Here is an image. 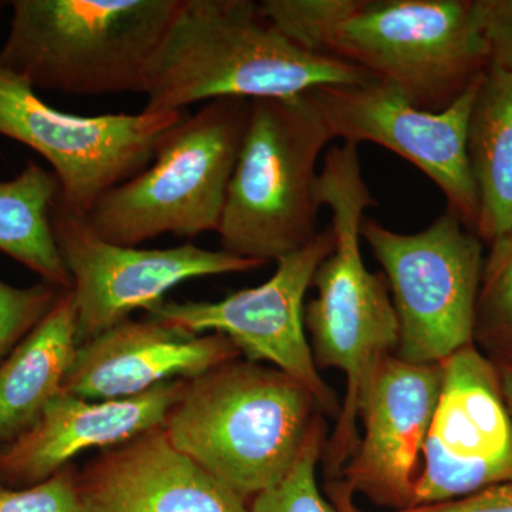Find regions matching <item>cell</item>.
Masks as SVG:
<instances>
[{
	"label": "cell",
	"mask_w": 512,
	"mask_h": 512,
	"mask_svg": "<svg viewBox=\"0 0 512 512\" xmlns=\"http://www.w3.org/2000/svg\"><path fill=\"white\" fill-rule=\"evenodd\" d=\"M0 512H83L76 468L70 464L42 483L20 490L0 483Z\"/></svg>",
	"instance_id": "24"
},
{
	"label": "cell",
	"mask_w": 512,
	"mask_h": 512,
	"mask_svg": "<svg viewBox=\"0 0 512 512\" xmlns=\"http://www.w3.org/2000/svg\"><path fill=\"white\" fill-rule=\"evenodd\" d=\"M259 8L293 42L359 67L417 109H446L488 67L466 0H264Z\"/></svg>",
	"instance_id": "1"
},
{
	"label": "cell",
	"mask_w": 512,
	"mask_h": 512,
	"mask_svg": "<svg viewBox=\"0 0 512 512\" xmlns=\"http://www.w3.org/2000/svg\"><path fill=\"white\" fill-rule=\"evenodd\" d=\"M441 372L413 507L512 481V417L498 370L468 345L441 362Z\"/></svg>",
	"instance_id": "13"
},
{
	"label": "cell",
	"mask_w": 512,
	"mask_h": 512,
	"mask_svg": "<svg viewBox=\"0 0 512 512\" xmlns=\"http://www.w3.org/2000/svg\"><path fill=\"white\" fill-rule=\"evenodd\" d=\"M318 198L332 212L335 244L313 276L318 296L305 305V329L316 367L346 375L345 400L323 451L326 476L335 480L359 446L360 404L377 370L399 348V322L386 278L366 268L360 251L365 212L376 200L363 178L355 144L326 153Z\"/></svg>",
	"instance_id": "2"
},
{
	"label": "cell",
	"mask_w": 512,
	"mask_h": 512,
	"mask_svg": "<svg viewBox=\"0 0 512 512\" xmlns=\"http://www.w3.org/2000/svg\"><path fill=\"white\" fill-rule=\"evenodd\" d=\"M441 377V363L412 365L397 356L384 360L360 404L365 434L339 476L353 493L390 511L413 507Z\"/></svg>",
	"instance_id": "14"
},
{
	"label": "cell",
	"mask_w": 512,
	"mask_h": 512,
	"mask_svg": "<svg viewBox=\"0 0 512 512\" xmlns=\"http://www.w3.org/2000/svg\"><path fill=\"white\" fill-rule=\"evenodd\" d=\"M52 229L72 278L79 345L141 309L150 311L174 286L205 276L255 271L265 262L197 245L147 249L106 241L83 215L53 205Z\"/></svg>",
	"instance_id": "11"
},
{
	"label": "cell",
	"mask_w": 512,
	"mask_h": 512,
	"mask_svg": "<svg viewBox=\"0 0 512 512\" xmlns=\"http://www.w3.org/2000/svg\"><path fill=\"white\" fill-rule=\"evenodd\" d=\"M187 116V111L90 117L64 113L0 66V136L45 158L59 181L57 204L83 217L101 195L147 168L161 141Z\"/></svg>",
	"instance_id": "9"
},
{
	"label": "cell",
	"mask_w": 512,
	"mask_h": 512,
	"mask_svg": "<svg viewBox=\"0 0 512 512\" xmlns=\"http://www.w3.org/2000/svg\"><path fill=\"white\" fill-rule=\"evenodd\" d=\"M333 244L332 229H325L278 259L265 284L229 293L221 301H163L147 313L185 332L227 336L248 362L272 363L312 393L320 412L338 419V397L320 376L305 329L306 292Z\"/></svg>",
	"instance_id": "10"
},
{
	"label": "cell",
	"mask_w": 512,
	"mask_h": 512,
	"mask_svg": "<svg viewBox=\"0 0 512 512\" xmlns=\"http://www.w3.org/2000/svg\"><path fill=\"white\" fill-rule=\"evenodd\" d=\"M360 235L392 292L399 322L394 356L412 365H439L473 345L484 271L477 235L450 211L416 234L365 218Z\"/></svg>",
	"instance_id": "8"
},
{
	"label": "cell",
	"mask_w": 512,
	"mask_h": 512,
	"mask_svg": "<svg viewBox=\"0 0 512 512\" xmlns=\"http://www.w3.org/2000/svg\"><path fill=\"white\" fill-rule=\"evenodd\" d=\"M185 386L187 380H171L138 396L99 402L62 390L28 430L0 446V483H42L90 448L120 446L163 427Z\"/></svg>",
	"instance_id": "16"
},
{
	"label": "cell",
	"mask_w": 512,
	"mask_h": 512,
	"mask_svg": "<svg viewBox=\"0 0 512 512\" xmlns=\"http://www.w3.org/2000/svg\"><path fill=\"white\" fill-rule=\"evenodd\" d=\"M320 413L298 380L235 359L187 380L164 430L178 450L251 503L288 476Z\"/></svg>",
	"instance_id": "4"
},
{
	"label": "cell",
	"mask_w": 512,
	"mask_h": 512,
	"mask_svg": "<svg viewBox=\"0 0 512 512\" xmlns=\"http://www.w3.org/2000/svg\"><path fill=\"white\" fill-rule=\"evenodd\" d=\"M241 356L221 333H190L153 318H128L79 345L63 392L94 400L138 396L171 382L192 380Z\"/></svg>",
	"instance_id": "15"
},
{
	"label": "cell",
	"mask_w": 512,
	"mask_h": 512,
	"mask_svg": "<svg viewBox=\"0 0 512 512\" xmlns=\"http://www.w3.org/2000/svg\"><path fill=\"white\" fill-rule=\"evenodd\" d=\"M59 192L53 171L36 163L12 180L0 181V252L28 266L42 281L72 289L52 229Z\"/></svg>",
	"instance_id": "20"
},
{
	"label": "cell",
	"mask_w": 512,
	"mask_h": 512,
	"mask_svg": "<svg viewBox=\"0 0 512 512\" xmlns=\"http://www.w3.org/2000/svg\"><path fill=\"white\" fill-rule=\"evenodd\" d=\"M67 289L42 281L16 288L0 281V365L55 308Z\"/></svg>",
	"instance_id": "22"
},
{
	"label": "cell",
	"mask_w": 512,
	"mask_h": 512,
	"mask_svg": "<svg viewBox=\"0 0 512 512\" xmlns=\"http://www.w3.org/2000/svg\"><path fill=\"white\" fill-rule=\"evenodd\" d=\"M249 111L251 100L224 97L185 117L147 168L101 195L86 215L90 227L126 247L218 232Z\"/></svg>",
	"instance_id": "7"
},
{
	"label": "cell",
	"mask_w": 512,
	"mask_h": 512,
	"mask_svg": "<svg viewBox=\"0 0 512 512\" xmlns=\"http://www.w3.org/2000/svg\"><path fill=\"white\" fill-rule=\"evenodd\" d=\"M79 348L72 289L0 365V446L35 423L62 392Z\"/></svg>",
	"instance_id": "18"
},
{
	"label": "cell",
	"mask_w": 512,
	"mask_h": 512,
	"mask_svg": "<svg viewBox=\"0 0 512 512\" xmlns=\"http://www.w3.org/2000/svg\"><path fill=\"white\" fill-rule=\"evenodd\" d=\"M478 194L476 231L495 245L512 234V70L488 66L468 124Z\"/></svg>",
	"instance_id": "19"
},
{
	"label": "cell",
	"mask_w": 512,
	"mask_h": 512,
	"mask_svg": "<svg viewBox=\"0 0 512 512\" xmlns=\"http://www.w3.org/2000/svg\"><path fill=\"white\" fill-rule=\"evenodd\" d=\"M481 282L476 329L512 339V234L493 245Z\"/></svg>",
	"instance_id": "23"
},
{
	"label": "cell",
	"mask_w": 512,
	"mask_h": 512,
	"mask_svg": "<svg viewBox=\"0 0 512 512\" xmlns=\"http://www.w3.org/2000/svg\"><path fill=\"white\" fill-rule=\"evenodd\" d=\"M498 370L501 389H503L505 404L512 417V362L505 363Z\"/></svg>",
	"instance_id": "28"
},
{
	"label": "cell",
	"mask_w": 512,
	"mask_h": 512,
	"mask_svg": "<svg viewBox=\"0 0 512 512\" xmlns=\"http://www.w3.org/2000/svg\"><path fill=\"white\" fill-rule=\"evenodd\" d=\"M326 494H328L330 503L336 508L338 512H357V505L355 503V493L345 481L340 478L330 480L326 484Z\"/></svg>",
	"instance_id": "27"
},
{
	"label": "cell",
	"mask_w": 512,
	"mask_h": 512,
	"mask_svg": "<svg viewBox=\"0 0 512 512\" xmlns=\"http://www.w3.org/2000/svg\"><path fill=\"white\" fill-rule=\"evenodd\" d=\"M483 73L440 111L417 109L375 80L320 86L309 94L333 140L377 144L409 161L446 195L448 211L476 229L478 194L468 158V124Z\"/></svg>",
	"instance_id": "12"
},
{
	"label": "cell",
	"mask_w": 512,
	"mask_h": 512,
	"mask_svg": "<svg viewBox=\"0 0 512 512\" xmlns=\"http://www.w3.org/2000/svg\"><path fill=\"white\" fill-rule=\"evenodd\" d=\"M0 66L33 89L140 93L181 0H13Z\"/></svg>",
	"instance_id": "5"
},
{
	"label": "cell",
	"mask_w": 512,
	"mask_h": 512,
	"mask_svg": "<svg viewBox=\"0 0 512 512\" xmlns=\"http://www.w3.org/2000/svg\"><path fill=\"white\" fill-rule=\"evenodd\" d=\"M372 80L353 64L293 42L252 0H181L140 93L147 96L144 113L160 114L224 97H292Z\"/></svg>",
	"instance_id": "3"
},
{
	"label": "cell",
	"mask_w": 512,
	"mask_h": 512,
	"mask_svg": "<svg viewBox=\"0 0 512 512\" xmlns=\"http://www.w3.org/2000/svg\"><path fill=\"white\" fill-rule=\"evenodd\" d=\"M83 512H249V503L168 439L164 426L106 448L82 471Z\"/></svg>",
	"instance_id": "17"
},
{
	"label": "cell",
	"mask_w": 512,
	"mask_h": 512,
	"mask_svg": "<svg viewBox=\"0 0 512 512\" xmlns=\"http://www.w3.org/2000/svg\"><path fill=\"white\" fill-rule=\"evenodd\" d=\"M332 140L309 92L251 100L218 229L222 251L268 264L316 237V167Z\"/></svg>",
	"instance_id": "6"
},
{
	"label": "cell",
	"mask_w": 512,
	"mask_h": 512,
	"mask_svg": "<svg viewBox=\"0 0 512 512\" xmlns=\"http://www.w3.org/2000/svg\"><path fill=\"white\" fill-rule=\"evenodd\" d=\"M357 512L366 511L357 508ZM389 512H512V481L484 488L456 500Z\"/></svg>",
	"instance_id": "26"
},
{
	"label": "cell",
	"mask_w": 512,
	"mask_h": 512,
	"mask_svg": "<svg viewBox=\"0 0 512 512\" xmlns=\"http://www.w3.org/2000/svg\"><path fill=\"white\" fill-rule=\"evenodd\" d=\"M325 421L320 419L288 476L249 503V512H338L320 494L316 468L325 451Z\"/></svg>",
	"instance_id": "21"
},
{
	"label": "cell",
	"mask_w": 512,
	"mask_h": 512,
	"mask_svg": "<svg viewBox=\"0 0 512 512\" xmlns=\"http://www.w3.org/2000/svg\"><path fill=\"white\" fill-rule=\"evenodd\" d=\"M473 16L488 66L512 70V0H474Z\"/></svg>",
	"instance_id": "25"
}]
</instances>
